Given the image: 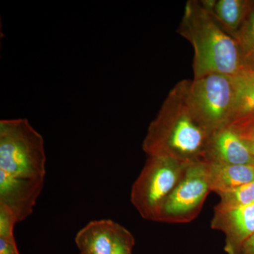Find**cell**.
Segmentation results:
<instances>
[{
  "label": "cell",
  "mask_w": 254,
  "mask_h": 254,
  "mask_svg": "<svg viewBox=\"0 0 254 254\" xmlns=\"http://www.w3.org/2000/svg\"><path fill=\"white\" fill-rule=\"evenodd\" d=\"M188 165L169 157L148 156L131 191V203L142 218L154 221Z\"/></svg>",
  "instance_id": "4"
},
{
  "label": "cell",
  "mask_w": 254,
  "mask_h": 254,
  "mask_svg": "<svg viewBox=\"0 0 254 254\" xmlns=\"http://www.w3.org/2000/svg\"><path fill=\"white\" fill-rule=\"evenodd\" d=\"M0 254H20L16 242L0 239Z\"/></svg>",
  "instance_id": "19"
},
{
  "label": "cell",
  "mask_w": 254,
  "mask_h": 254,
  "mask_svg": "<svg viewBox=\"0 0 254 254\" xmlns=\"http://www.w3.org/2000/svg\"><path fill=\"white\" fill-rule=\"evenodd\" d=\"M44 181L12 176L0 170V205H4L21 222L33 213Z\"/></svg>",
  "instance_id": "7"
},
{
  "label": "cell",
  "mask_w": 254,
  "mask_h": 254,
  "mask_svg": "<svg viewBox=\"0 0 254 254\" xmlns=\"http://www.w3.org/2000/svg\"><path fill=\"white\" fill-rule=\"evenodd\" d=\"M234 98L230 124L254 117V69L246 66L230 76Z\"/></svg>",
  "instance_id": "13"
},
{
  "label": "cell",
  "mask_w": 254,
  "mask_h": 254,
  "mask_svg": "<svg viewBox=\"0 0 254 254\" xmlns=\"http://www.w3.org/2000/svg\"><path fill=\"white\" fill-rule=\"evenodd\" d=\"M190 81L175 85L148 127L143 140L148 156H165L190 164L205 162L213 134L198 120L189 101Z\"/></svg>",
  "instance_id": "1"
},
{
  "label": "cell",
  "mask_w": 254,
  "mask_h": 254,
  "mask_svg": "<svg viewBox=\"0 0 254 254\" xmlns=\"http://www.w3.org/2000/svg\"><path fill=\"white\" fill-rule=\"evenodd\" d=\"M17 223L14 214L4 205H0V239L10 242H16L14 230Z\"/></svg>",
  "instance_id": "18"
},
{
  "label": "cell",
  "mask_w": 254,
  "mask_h": 254,
  "mask_svg": "<svg viewBox=\"0 0 254 254\" xmlns=\"http://www.w3.org/2000/svg\"><path fill=\"white\" fill-rule=\"evenodd\" d=\"M220 201L214 210H224L254 203V181L219 194Z\"/></svg>",
  "instance_id": "15"
},
{
  "label": "cell",
  "mask_w": 254,
  "mask_h": 254,
  "mask_svg": "<svg viewBox=\"0 0 254 254\" xmlns=\"http://www.w3.org/2000/svg\"><path fill=\"white\" fill-rule=\"evenodd\" d=\"M200 1L219 24L232 37L239 31L254 8L253 3L246 0H204Z\"/></svg>",
  "instance_id": "11"
},
{
  "label": "cell",
  "mask_w": 254,
  "mask_h": 254,
  "mask_svg": "<svg viewBox=\"0 0 254 254\" xmlns=\"http://www.w3.org/2000/svg\"><path fill=\"white\" fill-rule=\"evenodd\" d=\"M228 125L237 132L254 156V118L240 120Z\"/></svg>",
  "instance_id": "17"
},
{
  "label": "cell",
  "mask_w": 254,
  "mask_h": 254,
  "mask_svg": "<svg viewBox=\"0 0 254 254\" xmlns=\"http://www.w3.org/2000/svg\"><path fill=\"white\" fill-rule=\"evenodd\" d=\"M211 227L225 235L227 254H237L244 243L254 235V203L228 210H214Z\"/></svg>",
  "instance_id": "8"
},
{
  "label": "cell",
  "mask_w": 254,
  "mask_h": 254,
  "mask_svg": "<svg viewBox=\"0 0 254 254\" xmlns=\"http://www.w3.org/2000/svg\"><path fill=\"white\" fill-rule=\"evenodd\" d=\"M252 118H254V117H252Z\"/></svg>",
  "instance_id": "21"
},
{
  "label": "cell",
  "mask_w": 254,
  "mask_h": 254,
  "mask_svg": "<svg viewBox=\"0 0 254 254\" xmlns=\"http://www.w3.org/2000/svg\"><path fill=\"white\" fill-rule=\"evenodd\" d=\"M188 97L193 113L211 133L230 123L234 98L230 76L210 73L193 78Z\"/></svg>",
  "instance_id": "5"
},
{
  "label": "cell",
  "mask_w": 254,
  "mask_h": 254,
  "mask_svg": "<svg viewBox=\"0 0 254 254\" xmlns=\"http://www.w3.org/2000/svg\"><path fill=\"white\" fill-rule=\"evenodd\" d=\"M46 164L44 140L27 119L0 121V170L14 177L44 181Z\"/></svg>",
  "instance_id": "3"
},
{
  "label": "cell",
  "mask_w": 254,
  "mask_h": 254,
  "mask_svg": "<svg viewBox=\"0 0 254 254\" xmlns=\"http://www.w3.org/2000/svg\"><path fill=\"white\" fill-rule=\"evenodd\" d=\"M119 227L110 219L88 222L75 237L81 254H110Z\"/></svg>",
  "instance_id": "10"
},
{
  "label": "cell",
  "mask_w": 254,
  "mask_h": 254,
  "mask_svg": "<svg viewBox=\"0 0 254 254\" xmlns=\"http://www.w3.org/2000/svg\"><path fill=\"white\" fill-rule=\"evenodd\" d=\"M134 237L125 227L120 225L110 254H132Z\"/></svg>",
  "instance_id": "16"
},
{
  "label": "cell",
  "mask_w": 254,
  "mask_h": 254,
  "mask_svg": "<svg viewBox=\"0 0 254 254\" xmlns=\"http://www.w3.org/2000/svg\"><path fill=\"white\" fill-rule=\"evenodd\" d=\"M210 191L207 163L189 164L181 180L164 202L154 221L174 224L191 222L199 215Z\"/></svg>",
  "instance_id": "6"
},
{
  "label": "cell",
  "mask_w": 254,
  "mask_h": 254,
  "mask_svg": "<svg viewBox=\"0 0 254 254\" xmlns=\"http://www.w3.org/2000/svg\"><path fill=\"white\" fill-rule=\"evenodd\" d=\"M178 33L194 51V78L210 73L235 76L246 65L235 38L219 24L200 1H189Z\"/></svg>",
  "instance_id": "2"
},
{
  "label": "cell",
  "mask_w": 254,
  "mask_h": 254,
  "mask_svg": "<svg viewBox=\"0 0 254 254\" xmlns=\"http://www.w3.org/2000/svg\"><path fill=\"white\" fill-rule=\"evenodd\" d=\"M233 37L240 47L246 66L254 69V6Z\"/></svg>",
  "instance_id": "14"
},
{
  "label": "cell",
  "mask_w": 254,
  "mask_h": 254,
  "mask_svg": "<svg viewBox=\"0 0 254 254\" xmlns=\"http://www.w3.org/2000/svg\"><path fill=\"white\" fill-rule=\"evenodd\" d=\"M237 254H254V235L246 241Z\"/></svg>",
  "instance_id": "20"
},
{
  "label": "cell",
  "mask_w": 254,
  "mask_h": 254,
  "mask_svg": "<svg viewBox=\"0 0 254 254\" xmlns=\"http://www.w3.org/2000/svg\"><path fill=\"white\" fill-rule=\"evenodd\" d=\"M205 163L222 165H254V156L231 127L214 131L210 136Z\"/></svg>",
  "instance_id": "9"
},
{
  "label": "cell",
  "mask_w": 254,
  "mask_h": 254,
  "mask_svg": "<svg viewBox=\"0 0 254 254\" xmlns=\"http://www.w3.org/2000/svg\"><path fill=\"white\" fill-rule=\"evenodd\" d=\"M207 165L210 189L218 194L254 181V165Z\"/></svg>",
  "instance_id": "12"
}]
</instances>
